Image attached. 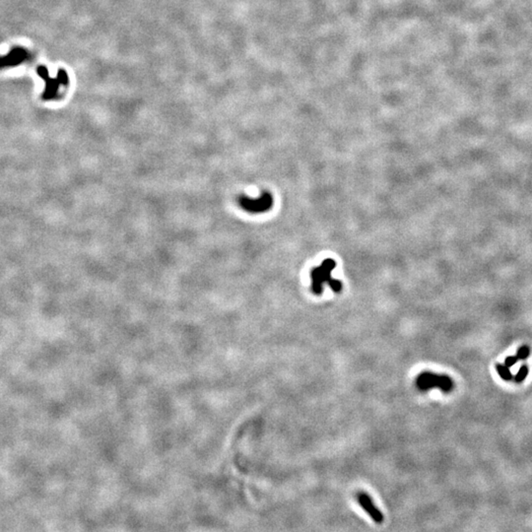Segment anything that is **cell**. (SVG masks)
I'll list each match as a JSON object with an SVG mask.
<instances>
[{
    "label": "cell",
    "mask_w": 532,
    "mask_h": 532,
    "mask_svg": "<svg viewBox=\"0 0 532 532\" xmlns=\"http://www.w3.org/2000/svg\"><path fill=\"white\" fill-rule=\"evenodd\" d=\"M336 267V263L333 260H325L321 266L315 267L310 272L311 278V290L314 294L320 295L323 290V284H328L330 288L338 293L342 289V283L331 277V271Z\"/></svg>",
    "instance_id": "cell-1"
},
{
    "label": "cell",
    "mask_w": 532,
    "mask_h": 532,
    "mask_svg": "<svg viewBox=\"0 0 532 532\" xmlns=\"http://www.w3.org/2000/svg\"><path fill=\"white\" fill-rule=\"evenodd\" d=\"M416 384L420 391L427 392L432 389H440L445 394L450 393L454 387L452 380L448 376L432 372H423L419 374L416 379Z\"/></svg>",
    "instance_id": "cell-2"
},
{
    "label": "cell",
    "mask_w": 532,
    "mask_h": 532,
    "mask_svg": "<svg viewBox=\"0 0 532 532\" xmlns=\"http://www.w3.org/2000/svg\"><path fill=\"white\" fill-rule=\"evenodd\" d=\"M37 72L41 78L44 79L45 82V88H44L43 98L44 100H52L57 96L58 90L61 85H67L68 84V76L63 70H59L57 73L56 78H50L48 75V71L45 66L40 65L37 68Z\"/></svg>",
    "instance_id": "cell-3"
},
{
    "label": "cell",
    "mask_w": 532,
    "mask_h": 532,
    "mask_svg": "<svg viewBox=\"0 0 532 532\" xmlns=\"http://www.w3.org/2000/svg\"><path fill=\"white\" fill-rule=\"evenodd\" d=\"M240 206L247 212L259 214L268 211L273 206V197L269 192H263L259 198H251L246 195L239 197Z\"/></svg>",
    "instance_id": "cell-4"
},
{
    "label": "cell",
    "mask_w": 532,
    "mask_h": 532,
    "mask_svg": "<svg viewBox=\"0 0 532 532\" xmlns=\"http://www.w3.org/2000/svg\"><path fill=\"white\" fill-rule=\"evenodd\" d=\"M30 58V52L24 47L16 46L12 48L6 55L0 56V69L14 67L20 65Z\"/></svg>",
    "instance_id": "cell-5"
},
{
    "label": "cell",
    "mask_w": 532,
    "mask_h": 532,
    "mask_svg": "<svg viewBox=\"0 0 532 532\" xmlns=\"http://www.w3.org/2000/svg\"><path fill=\"white\" fill-rule=\"evenodd\" d=\"M357 500H358V503L360 504V506L363 508V510L371 517V519L377 523V524H383L384 521H385V517H384V514L377 508V506L374 504L372 498L364 493V492H361L357 495Z\"/></svg>",
    "instance_id": "cell-6"
},
{
    "label": "cell",
    "mask_w": 532,
    "mask_h": 532,
    "mask_svg": "<svg viewBox=\"0 0 532 532\" xmlns=\"http://www.w3.org/2000/svg\"><path fill=\"white\" fill-rule=\"evenodd\" d=\"M496 369H497V372H498L499 376H500L504 381H511V380L513 379L512 372L510 371V368L507 367L506 365L497 364V365H496Z\"/></svg>",
    "instance_id": "cell-7"
},
{
    "label": "cell",
    "mask_w": 532,
    "mask_h": 532,
    "mask_svg": "<svg viewBox=\"0 0 532 532\" xmlns=\"http://www.w3.org/2000/svg\"><path fill=\"white\" fill-rule=\"evenodd\" d=\"M529 372H530L529 367H528L527 365H523V366L520 368L519 372L517 373V375H516V377H515V381H516L517 383H523V382L528 378V376H529Z\"/></svg>",
    "instance_id": "cell-8"
},
{
    "label": "cell",
    "mask_w": 532,
    "mask_h": 532,
    "mask_svg": "<svg viewBox=\"0 0 532 532\" xmlns=\"http://www.w3.org/2000/svg\"><path fill=\"white\" fill-rule=\"evenodd\" d=\"M531 354V348L527 345L521 347L517 353V357L519 358V360H522V361H525L529 358V356Z\"/></svg>",
    "instance_id": "cell-9"
},
{
    "label": "cell",
    "mask_w": 532,
    "mask_h": 532,
    "mask_svg": "<svg viewBox=\"0 0 532 532\" xmlns=\"http://www.w3.org/2000/svg\"><path fill=\"white\" fill-rule=\"evenodd\" d=\"M518 361H519V358L517 357V355H516V356H509V357H507L506 360H505V365H506L507 367L511 368V367H513L514 365H516V364L518 363Z\"/></svg>",
    "instance_id": "cell-10"
}]
</instances>
